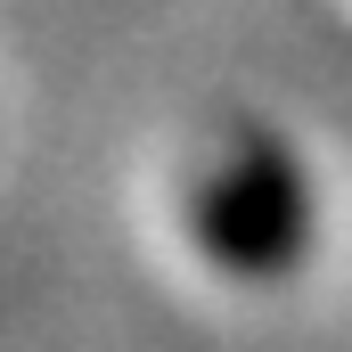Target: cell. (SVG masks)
Masks as SVG:
<instances>
[{
    "label": "cell",
    "mask_w": 352,
    "mask_h": 352,
    "mask_svg": "<svg viewBox=\"0 0 352 352\" xmlns=\"http://www.w3.org/2000/svg\"><path fill=\"white\" fill-rule=\"evenodd\" d=\"M320 238V197L278 131H238L188 180V246L221 278H287Z\"/></svg>",
    "instance_id": "6da1fadb"
}]
</instances>
